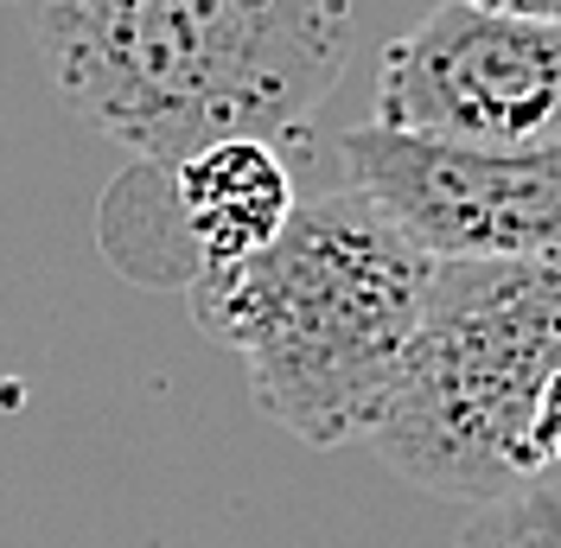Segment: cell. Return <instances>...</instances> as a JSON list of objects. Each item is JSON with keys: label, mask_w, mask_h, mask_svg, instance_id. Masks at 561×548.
Wrapping results in <instances>:
<instances>
[{"label": "cell", "mask_w": 561, "mask_h": 548, "mask_svg": "<svg viewBox=\"0 0 561 548\" xmlns=\"http://www.w3.org/2000/svg\"><path fill=\"white\" fill-rule=\"evenodd\" d=\"M529 453H536L542 472H561V370L542 389V409H536V427H529Z\"/></svg>", "instance_id": "obj_8"}, {"label": "cell", "mask_w": 561, "mask_h": 548, "mask_svg": "<svg viewBox=\"0 0 561 548\" xmlns=\"http://www.w3.org/2000/svg\"><path fill=\"white\" fill-rule=\"evenodd\" d=\"M472 7H491V13H517V20H542V26H561V0H472Z\"/></svg>", "instance_id": "obj_9"}, {"label": "cell", "mask_w": 561, "mask_h": 548, "mask_svg": "<svg viewBox=\"0 0 561 548\" xmlns=\"http://www.w3.org/2000/svg\"><path fill=\"white\" fill-rule=\"evenodd\" d=\"M345 185L389 217L427 262H542L561 255L556 147H447L389 128L345 135Z\"/></svg>", "instance_id": "obj_5"}, {"label": "cell", "mask_w": 561, "mask_h": 548, "mask_svg": "<svg viewBox=\"0 0 561 548\" xmlns=\"http://www.w3.org/2000/svg\"><path fill=\"white\" fill-rule=\"evenodd\" d=\"M51 90L140 167L294 140L339 83L351 0H26Z\"/></svg>", "instance_id": "obj_1"}, {"label": "cell", "mask_w": 561, "mask_h": 548, "mask_svg": "<svg viewBox=\"0 0 561 548\" xmlns=\"http://www.w3.org/2000/svg\"><path fill=\"white\" fill-rule=\"evenodd\" d=\"M454 548H561V472H542L517 498L472 511Z\"/></svg>", "instance_id": "obj_7"}, {"label": "cell", "mask_w": 561, "mask_h": 548, "mask_svg": "<svg viewBox=\"0 0 561 548\" xmlns=\"http://www.w3.org/2000/svg\"><path fill=\"white\" fill-rule=\"evenodd\" d=\"M434 269L351 185L300 198L294 224L237 274L185 300L210 339L243 351L249 396L307 446L364 441L415 339Z\"/></svg>", "instance_id": "obj_2"}, {"label": "cell", "mask_w": 561, "mask_h": 548, "mask_svg": "<svg viewBox=\"0 0 561 548\" xmlns=\"http://www.w3.org/2000/svg\"><path fill=\"white\" fill-rule=\"evenodd\" d=\"M556 370L561 255L440 262L364 446L447 504H504L542 479L529 427Z\"/></svg>", "instance_id": "obj_3"}, {"label": "cell", "mask_w": 561, "mask_h": 548, "mask_svg": "<svg viewBox=\"0 0 561 548\" xmlns=\"http://www.w3.org/2000/svg\"><path fill=\"white\" fill-rule=\"evenodd\" d=\"M370 128L447 147H556L561 140V26L491 13L472 0L434 7L383 45Z\"/></svg>", "instance_id": "obj_4"}, {"label": "cell", "mask_w": 561, "mask_h": 548, "mask_svg": "<svg viewBox=\"0 0 561 548\" xmlns=\"http://www.w3.org/2000/svg\"><path fill=\"white\" fill-rule=\"evenodd\" d=\"M294 210L300 192L275 140H217L179 167H128L103 198L96 237L122 274L192 294L275 249Z\"/></svg>", "instance_id": "obj_6"}]
</instances>
